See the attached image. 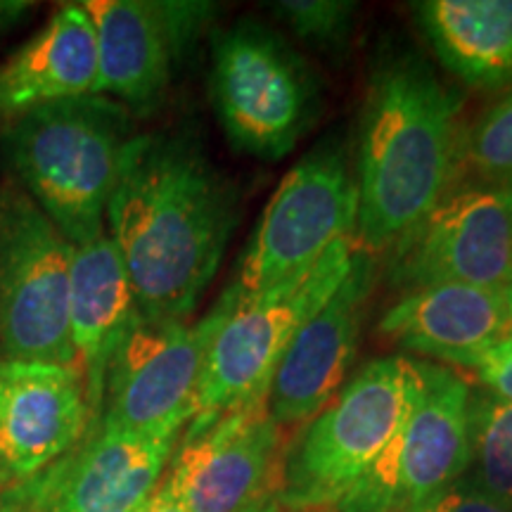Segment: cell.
<instances>
[{
    "label": "cell",
    "instance_id": "6da1fadb",
    "mask_svg": "<svg viewBox=\"0 0 512 512\" xmlns=\"http://www.w3.org/2000/svg\"><path fill=\"white\" fill-rule=\"evenodd\" d=\"M235 228V192L197 140L143 133L126 145L105 211L143 318L190 320Z\"/></svg>",
    "mask_w": 512,
    "mask_h": 512
},
{
    "label": "cell",
    "instance_id": "7a4b0ae2",
    "mask_svg": "<svg viewBox=\"0 0 512 512\" xmlns=\"http://www.w3.org/2000/svg\"><path fill=\"white\" fill-rule=\"evenodd\" d=\"M460 95L420 55L375 64L356 136V245L380 256L460 178Z\"/></svg>",
    "mask_w": 512,
    "mask_h": 512
},
{
    "label": "cell",
    "instance_id": "3957f363",
    "mask_svg": "<svg viewBox=\"0 0 512 512\" xmlns=\"http://www.w3.org/2000/svg\"><path fill=\"white\" fill-rule=\"evenodd\" d=\"M131 112L105 95L50 102L5 121L15 183L74 247L105 235V211L131 143Z\"/></svg>",
    "mask_w": 512,
    "mask_h": 512
},
{
    "label": "cell",
    "instance_id": "277c9868",
    "mask_svg": "<svg viewBox=\"0 0 512 512\" xmlns=\"http://www.w3.org/2000/svg\"><path fill=\"white\" fill-rule=\"evenodd\" d=\"M422 387V363L411 356L366 363L316 418L287 439L275 496L297 508L335 510L411 418Z\"/></svg>",
    "mask_w": 512,
    "mask_h": 512
},
{
    "label": "cell",
    "instance_id": "5b68a950",
    "mask_svg": "<svg viewBox=\"0 0 512 512\" xmlns=\"http://www.w3.org/2000/svg\"><path fill=\"white\" fill-rule=\"evenodd\" d=\"M209 88L228 143L268 162L290 155L320 112V81L311 64L256 19L216 34Z\"/></svg>",
    "mask_w": 512,
    "mask_h": 512
},
{
    "label": "cell",
    "instance_id": "8992f818",
    "mask_svg": "<svg viewBox=\"0 0 512 512\" xmlns=\"http://www.w3.org/2000/svg\"><path fill=\"white\" fill-rule=\"evenodd\" d=\"M354 252L356 238L337 242L318 264L247 299L228 287L233 302L211 342L195 415L266 403L280 358L349 273Z\"/></svg>",
    "mask_w": 512,
    "mask_h": 512
},
{
    "label": "cell",
    "instance_id": "52a82bcc",
    "mask_svg": "<svg viewBox=\"0 0 512 512\" xmlns=\"http://www.w3.org/2000/svg\"><path fill=\"white\" fill-rule=\"evenodd\" d=\"M74 245L15 181L0 188V358L74 366Z\"/></svg>",
    "mask_w": 512,
    "mask_h": 512
},
{
    "label": "cell",
    "instance_id": "ba28073f",
    "mask_svg": "<svg viewBox=\"0 0 512 512\" xmlns=\"http://www.w3.org/2000/svg\"><path fill=\"white\" fill-rule=\"evenodd\" d=\"M358 188L347 152L337 143L316 150L287 171L268 200L230 290L238 299L318 264L332 245L356 238Z\"/></svg>",
    "mask_w": 512,
    "mask_h": 512
},
{
    "label": "cell",
    "instance_id": "9c48e42d",
    "mask_svg": "<svg viewBox=\"0 0 512 512\" xmlns=\"http://www.w3.org/2000/svg\"><path fill=\"white\" fill-rule=\"evenodd\" d=\"M230 302L226 290L195 323L138 316L112 361L95 430L183 432L195 418L204 363Z\"/></svg>",
    "mask_w": 512,
    "mask_h": 512
},
{
    "label": "cell",
    "instance_id": "30bf717a",
    "mask_svg": "<svg viewBox=\"0 0 512 512\" xmlns=\"http://www.w3.org/2000/svg\"><path fill=\"white\" fill-rule=\"evenodd\" d=\"M384 256V275L403 294L444 283L505 292L512 285V185L456 183Z\"/></svg>",
    "mask_w": 512,
    "mask_h": 512
},
{
    "label": "cell",
    "instance_id": "8fae6325",
    "mask_svg": "<svg viewBox=\"0 0 512 512\" xmlns=\"http://www.w3.org/2000/svg\"><path fill=\"white\" fill-rule=\"evenodd\" d=\"M425 387L411 418L339 498L335 512H406L456 482L470 465V380L422 361Z\"/></svg>",
    "mask_w": 512,
    "mask_h": 512
},
{
    "label": "cell",
    "instance_id": "7c38bea8",
    "mask_svg": "<svg viewBox=\"0 0 512 512\" xmlns=\"http://www.w3.org/2000/svg\"><path fill=\"white\" fill-rule=\"evenodd\" d=\"M287 439L266 403L195 415L162 482L188 512H240L278 491Z\"/></svg>",
    "mask_w": 512,
    "mask_h": 512
},
{
    "label": "cell",
    "instance_id": "4fadbf2b",
    "mask_svg": "<svg viewBox=\"0 0 512 512\" xmlns=\"http://www.w3.org/2000/svg\"><path fill=\"white\" fill-rule=\"evenodd\" d=\"M100 53L98 95L150 114L169 93L181 57L214 17L192 0H88Z\"/></svg>",
    "mask_w": 512,
    "mask_h": 512
},
{
    "label": "cell",
    "instance_id": "5bb4252c",
    "mask_svg": "<svg viewBox=\"0 0 512 512\" xmlns=\"http://www.w3.org/2000/svg\"><path fill=\"white\" fill-rule=\"evenodd\" d=\"M377 275L375 256L356 245L349 273L328 302L306 320L280 358L266 408L287 432L316 418L347 384Z\"/></svg>",
    "mask_w": 512,
    "mask_h": 512
},
{
    "label": "cell",
    "instance_id": "9a60e30c",
    "mask_svg": "<svg viewBox=\"0 0 512 512\" xmlns=\"http://www.w3.org/2000/svg\"><path fill=\"white\" fill-rule=\"evenodd\" d=\"M181 434L93 430L10 501L17 512H140L164 479Z\"/></svg>",
    "mask_w": 512,
    "mask_h": 512
},
{
    "label": "cell",
    "instance_id": "2e32d148",
    "mask_svg": "<svg viewBox=\"0 0 512 512\" xmlns=\"http://www.w3.org/2000/svg\"><path fill=\"white\" fill-rule=\"evenodd\" d=\"M93 430L86 387L74 366L0 358V472L29 482Z\"/></svg>",
    "mask_w": 512,
    "mask_h": 512
},
{
    "label": "cell",
    "instance_id": "e0dca14e",
    "mask_svg": "<svg viewBox=\"0 0 512 512\" xmlns=\"http://www.w3.org/2000/svg\"><path fill=\"white\" fill-rule=\"evenodd\" d=\"M512 330L503 290L444 283L406 292L382 313L377 332L430 363L467 370Z\"/></svg>",
    "mask_w": 512,
    "mask_h": 512
},
{
    "label": "cell",
    "instance_id": "ac0fdd59",
    "mask_svg": "<svg viewBox=\"0 0 512 512\" xmlns=\"http://www.w3.org/2000/svg\"><path fill=\"white\" fill-rule=\"evenodd\" d=\"M140 316L124 261L105 235L74 247L69 294V342L91 406L93 430L112 361ZM91 430V432H93Z\"/></svg>",
    "mask_w": 512,
    "mask_h": 512
},
{
    "label": "cell",
    "instance_id": "d6986e66",
    "mask_svg": "<svg viewBox=\"0 0 512 512\" xmlns=\"http://www.w3.org/2000/svg\"><path fill=\"white\" fill-rule=\"evenodd\" d=\"M100 53L83 3H64L17 53L0 64V124L19 114L98 95Z\"/></svg>",
    "mask_w": 512,
    "mask_h": 512
},
{
    "label": "cell",
    "instance_id": "ffe728a7",
    "mask_svg": "<svg viewBox=\"0 0 512 512\" xmlns=\"http://www.w3.org/2000/svg\"><path fill=\"white\" fill-rule=\"evenodd\" d=\"M411 8L448 74L477 91H512V0H422Z\"/></svg>",
    "mask_w": 512,
    "mask_h": 512
},
{
    "label": "cell",
    "instance_id": "44dd1931",
    "mask_svg": "<svg viewBox=\"0 0 512 512\" xmlns=\"http://www.w3.org/2000/svg\"><path fill=\"white\" fill-rule=\"evenodd\" d=\"M470 465L465 479L512 508V403L470 382Z\"/></svg>",
    "mask_w": 512,
    "mask_h": 512
},
{
    "label": "cell",
    "instance_id": "7402d4cb",
    "mask_svg": "<svg viewBox=\"0 0 512 512\" xmlns=\"http://www.w3.org/2000/svg\"><path fill=\"white\" fill-rule=\"evenodd\" d=\"M460 174L475 176V183L512 185V91L465 128Z\"/></svg>",
    "mask_w": 512,
    "mask_h": 512
},
{
    "label": "cell",
    "instance_id": "603a6c76",
    "mask_svg": "<svg viewBox=\"0 0 512 512\" xmlns=\"http://www.w3.org/2000/svg\"><path fill=\"white\" fill-rule=\"evenodd\" d=\"M356 3L347 0H280L271 3L273 15L302 38L320 50H339L347 46L356 19Z\"/></svg>",
    "mask_w": 512,
    "mask_h": 512
},
{
    "label": "cell",
    "instance_id": "cb8c5ba5",
    "mask_svg": "<svg viewBox=\"0 0 512 512\" xmlns=\"http://www.w3.org/2000/svg\"><path fill=\"white\" fill-rule=\"evenodd\" d=\"M406 512H512V508L460 477Z\"/></svg>",
    "mask_w": 512,
    "mask_h": 512
},
{
    "label": "cell",
    "instance_id": "d4e9b609",
    "mask_svg": "<svg viewBox=\"0 0 512 512\" xmlns=\"http://www.w3.org/2000/svg\"><path fill=\"white\" fill-rule=\"evenodd\" d=\"M465 373L475 377L472 384H479V387L496 394L498 399L512 403V330L501 342L484 351Z\"/></svg>",
    "mask_w": 512,
    "mask_h": 512
},
{
    "label": "cell",
    "instance_id": "484cf974",
    "mask_svg": "<svg viewBox=\"0 0 512 512\" xmlns=\"http://www.w3.org/2000/svg\"><path fill=\"white\" fill-rule=\"evenodd\" d=\"M34 8L36 5L27 3V0H0V36L10 34Z\"/></svg>",
    "mask_w": 512,
    "mask_h": 512
},
{
    "label": "cell",
    "instance_id": "4316f807",
    "mask_svg": "<svg viewBox=\"0 0 512 512\" xmlns=\"http://www.w3.org/2000/svg\"><path fill=\"white\" fill-rule=\"evenodd\" d=\"M240 512H335L332 508H297V505H287L280 501L275 494L256 498L254 503H249L245 510Z\"/></svg>",
    "mask_w": 512,
    "mask_h": 512
},
{
    "label": "cell",
    "instance_id": "83f0119b",
    "mask_svg": "<svg viewBox=\"0 0 512 512\" xmlns=\"http://www.w3.org/2000/svg\"><path fill=\"white\" fill-rule=\"evenodd\" d=\"M140 512H188V510L178 503V498L171 494L169 486H166L164 482H159L155 496L147 501V505Z\"/></svg>",
    "mask_w": 512,
    "mask_h": 512
},
{
    "label": "cell",
    "instance_id": "f1b7e54d",
    "mask_svg": "<svg viewBox=\"0 0 512 512\" xmlns=\"http://www.w3.org/2000/svg\"><path fill=\"white\" fill-rule=\"evenodd\" d=\"M0 512H17V510L12 508V503L8 501V498H3V501H0Z\"/></svg>",
    "mask_w": 512,
    "mask_h": 512
},
{
    "label": "cell",
    "instance_id": "f546056e",
    "mask_svg": "<svg viewBox=\"0 0 512 512\" xmlns=\"http://www.w3.org/2000/svg\"><path fill=\"white\" fill-rule=\"evenodd\" d=\"M505 302H508V313H510V320H512V285L505 290Z\"/></svg>",
    "mask_w": 512,
    "mask_h": 512
},
{
    "label": "cell",
    "instance_id": "4dcf8cb0",
    "mask_svg": "<svg viewBox=\"0 0 512 512\" xmlns=\"http://www.w3.org/2000/svg\"><path fill=\"white\" fill-rule=\"evenodd\" d=\"M5 482V477H3V472H0V484H3Z\"/></svg>",
    "mask_w": 512,
    "mask_h": 512
}]
</instances>
